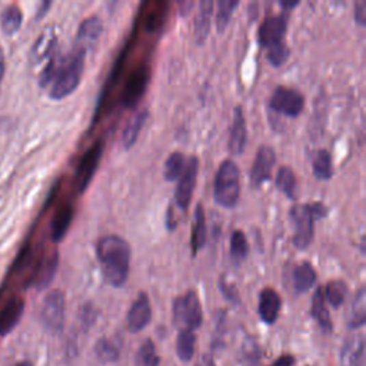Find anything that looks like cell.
I'll return each mask as SVG.
<instances>
[{
  "label": "cell",
  "mask_w": 366,
  "mask_h": 366,
  "mask_svg": "<svg viewBox=\"0 0 366 366\" xmlns=\"http://www.w3.org/2000/svg\"><path fill=\"white\" fill-rule=\"evenodd\" d=\"M96 252L105 279L114 288H120L129 278V244L118 235H106L98 242Z\"/></svg>",
  "instance_id": "1"
},
{
  "label": "cell",
  "mask_w": 366,
  "mask_h": 366,
  "mask_svg": "<svg viewBox=\"0 0 366 366\" xmlns=\"http://www.w3.org/2000/svg\"><path fill=\"white\" fill-rule=\"evenodd\" d=\"M85 56L86 51L79 49L68 60L57 63L49 93L53 101L65 99L77 89L85 69Z\"/></svg>",
  "instance_id": "2"
},
{
  "label": "cell",
  "mask_w": 366,
  "mask_h": 366,
  "mask_svg": "<svg viewBox=\"0 0 366 366\" xmlns=\"http://www.w3.org/2000/svg\"><path fill=\"white\" fill-rule=\"evenodd\" d=\"M241 196V172L233 161H224L220 164L213 186L215 202L225 209H232L239 202Z\"/></svg>",
  "instance_id": "3"
},
{
  "label": "cell",
  "mask_w": 366,
  "mask_h": 366,
  "mask_svg": "<svg viewBox=\"0 0 366 366\" xmlns=\"http://www.w3.org/2000/svg\"><path fill=\"white\" fill-rule=\"evenodd\" d=\"M202 305L195 291H189L173 302V321L181 330H194L202 325Z\"/></svg>",
  "instance_id": "4"
},
{
  "label": "cell",
  "mask_w": 366,
  "mask_h": 366,
  "mask_svg": "<svg viewBox=\"0 0 366 366\" xmlns=\"http://www.w3.org/2000/svg\"><path fill=\"white\" fill-rule=\"evenodd\" d=\"M293 232V245L298 249H306L311 246L315 233V215L312 205H296L291 211Z\"/></svg>",
  "instance_id": "5"
},
{
  "label": "cell",
  "mask_w": 366,
  "mask_h": 366,
  "mask_svg": "<svg viewBox=\"0 0 366 366\" xmlns=\"http://www.w3.org/2000/svg\"><path fill=\"white\" fill-rule=\"evenodd\" d=\"M270 107H272L275 112L282 114L288 118H296L302 114L305 106V99L302 94L291 88L286 86H278L272 96H270Z\"/></svg>",
  "instance_id": "6"
},
{
  "label": "cell",
  "mask_w": 366,
  "mask_h": 366,
  "mask_svg": "<svg viewBox=\"0 0 366 366\" xmlns=\"http://www.w3.org/2000/svg\"><path fill=\"white\" fill-rule=\"evenodd\" d=\"M102 153H103V145H102L101 140H98L82 156L81 162H79V166L76 169V177H75V183L77 187V192H81V194L85 192L86 187L89 186L90 181L94 177V172H96L99 168Z\"/></svg>",
  "instance_id": "7"
},
{
  "label": "cell",
  "mask_w": 366,
  "mask_h": 366,
  "mask_svg": "<svg viewBox=\"0 0 366 366\" xmlns=\"http://www.w3.org/2000/svg\"><path fill=\"white\" fill-rule=\"evenodd\" d=\"M198 172H199V161L196 156H192L189 161H186L185 169L181 174V178L178 179L179 182L177 186V192H174V200H177L178 206L182 211H186L190 200H192V195L198 179Z\"/></svg>",
  "instance_id": "8"
},
{
  "label": "cell",
  "mask_w": 366,
  "mask_h": 366,
  "mask_svg": "<svg viewBox=\"0 0 366 366\" xmlns=\"http://www.w3.org/2000/svg\"><path fill=\"white\" fill-rule=\"evenodd\" d=\"M42 321L53 332H60L65 325V295L62 291H52L44 298L42 306Z\"/></svg>",
  "instance_id": "9"
},
{
  "label": "cell",
  "mask_w": 366,
  "mask_h": 366,
  "mask_svg": "<svg viewBox=\"0 0 366 366\" xmlns=\"http://www.w3.org/2000/svg\"><path fill=\"white\" fill-rule=\"evenodd\" d=\"M149 85V69L146 65L136 68L129 77H127L126 85L122 93V103L126 107H135L136 103L145 94Z\"/></svg>",
  "instance_id": "10"
},
{
  "label": "cell",
  "mask_w": 366,
  "mask_h": 366,
  "mask_svg": "<svg viewBox=\"0 0 366 366\" xmlns=\"http://www.w3.org/2000/svg\"><path fill=\"white\" fill-rule=\"evenodd\" d=\"M286 30H288V18L285 13L266 18L259 27V44L265 49H270L283 43Z\"/></svg>",
  "instance_id": "11"
},
{
  "label": "cell",
  "mask_w": 366,
  "mask_h": 366,
  "mask_svg": "<svg viewBox=\"0 0 366 366\" xmlns=\"http://www.w3.org/2000/svg\"><path fill=\"white\" fill-rule=\"evenodd\" d=\"M276 162V153L270 146H262L254 157L253 166L250 169V183L254 187H259L269 181L272 169Z\"/></svg>",
  "instance_id": "12"
},
{
  "label": "cell",
  "mask_w": 366,
  "mask_h": 366,
  "mask_svg": "<svg viewBox=\"0 0 366 366\" xmlns=\"http://www.w3.org/2000/svg\"><path fill=\"white\" fill-rule=\"evenodd\" d=\"M56 43H57V35L55 27L47 26L35 42L34 47H31L30 52L31 66H39L43 62H49L53 57Z\"/></svg>",
  "instance_id": "13"
},
{
  "label": "cell",
  "mask_w": 366,
  "mask_h": 366,
  "mask_svg": "<svg viewBox=\"0 0 366 366\" xmlns=\"http://www.w3.org/2000/svg\"><path fill=\"white\" fill-rule=\"evenodd\" d=\"M151 319H152L151 302L148 295L142 292L133 302V305L129 309V313H127V328H129V330L133 333L140 332L142 329L146 328Z\"/></svg>",
  "instance_id": "14"
},
{
  "label": "cell",
  "mask_w": 366,
  "mask_h": 366,
  "mask_svg": "<svg viewBox=\"0 0 366 366\" xmlns=\"http://www.w3.org/2000/svg\"><path fill=\"white\" fill-rule=\"evenodd\" d=\"M246 120L244 116V110L241 106L235 107L233 122L231 127V136L228 142V148L232 155H241L246 145Z\"/></svg>",
  "instance_id": "15"
},
{
  "label": "cell",
  "mask_w": 366,
  "mask_h": 366,
  "mask_svg": "<svg viewBox=\"0 0 366 366\" xmlns=\"http://www.w3.org/2000/svg\"><path fill=\"white\" fill-rule=\"evenodd\" d=\"M282 306V300L279 293L272 289V288H265L261 295H259V315L261 319L267 324L272 325L276 322L279 312Z\"/></svg>",
  "instance_id": "16"
},
{
  "label": "cell",
  "mask_w": 366,
  "mask_h": 366,
  "mask_svg": "<svg viewBox=\"0 0 366 366\" xmlns=\"http://www.w3.org/2000/svg\"><path fill=\"white\" fill-rule=\"evenodd\" d=\"M103 34V23L98 16H90L83 21L77 30V42L81 44V49L86 51L89 46H93L99 40Z\"/></svg>",
  "instance_id": "17"
},
{
  "label": "cell",
  "mask_w": 366,
  "mask_h": 366,
  "mask_svg": "<svg viewBox=\"0 0 366 366\" xmlns=\"http://www.w3.org/2000/svg\"><path fill=\"white\" fill-rule=\"evenodd\" d=\"M213 2L211 0H202L199 3V10L195 18V40L202 46L211 31V19H212Z\"/></svg>",
  "instance_id": "18"
},
{
  "label": "cell",
  "mask_w": 366,
  "mask_h": 366,
  "mask_svg": "<svg viewBox=\"0 0 366 366\" xmlns=\"http://www.w3.org/2000/svg\"><path fill=\"white\" fill-rule=\"evenodd\" d=\"M363 359V338L362 335L349 337L341 352V365L342 366H361Z\"/></svg>",
  "instance_id": "19"
},
{
  "label": "cell",
  "mask_w": 366,
  "mask_h": 366,
  "mask_svg": "<svg viewBox=\"0 0 366 366\" xmlns=\"http://www.w3.org/2000/svg\"><path fill=\"white\" fill-rule=\"evenodd\" d=\"M23 313V300L13 298L0 313V335H6L16 325H18Z\"/></svg>",
  "instance_id": "20"
},
{
  "label": "cell",
  "mask_w": 366,
  "mask_h": 366,
  "mask_svg": "<svg viewBox=\"0 0 366 366\" xmlns=\"http://www.w3.org/2000/svg\"><path fill=\"white\" fill-rule=\"evenodd\" d=\"M311 315L313 316V319L317 322V325L321 326V329L324 332H332L333 325H332L329 311L326 309L325 296H324V289L322 288H317L316 292L313 293Z\"/></svg>",
  "instance_id": "21"
},
{
  "label": "cell",
  "mask_w": 366,
  "mask_h": 366,
  "mask_svg": "<svg viewBox=\"0 0 366 366\" xmlns=\"http://www.w3.org/2000/svg\"><path fill=\"white\" fill-rule=\"evenodd\" d=\"M73 206L70 205H65L62 206V208L57 211V213L53 218L52 222V239L55 242H60L63 237L66 236L68 229L72 224L73 220Z\"/></svg>",
  "instance_id": "22"
},
{
  "label": "cell",
  "mask_w": 366,
  "mask_h": 366,
  "mask_svg": "<svg viewBox=\"0 0 366 366\" xmlns=\"http://www.w3.org/2000/svg\"><path fill=\"white\" fill-rule=\"evenodd\" d=\"M148 110H140L138 115H135L131 122L127 123V126L125 127L123 135H122V143H123V148L126 151H129L139 138L143 126H145L146 120H148Z\"/></svg>",
  "instance_id": "23"
},
{
  "label": "cell",
  "mask_w": 366,
  "mask_h": 366,
  "mask_svg": "<svg viewBox=\"0 0 366 366\" xmlns=\"http://www.w3.org/2000/svg\"><path fill=\"white\" fill-rule=\"evenodd\" d=\"M316 282V272L309 262L299 263L293 270V286L296 292H308Z\"/></svg>",
  "instance_id": "24"
},
{
  "label": "cell",
  "mask_w": 366,
  "mask_h": 366,
  "mask_svg": "<svg viewBox=\"0 0 366 366\" xmlns=\"http://www.w3.org/2000/svg\"><path fill=\"white\" fill-rule=\"evenodd\" d=\"M192 254L194 258L199 253V250L206 245V216L202 205L199 203L195 209V219H194V229H192Z\"/></svg>",
  "instance_id": "25"
},
{
  "label": "cell",
  "mask_w": 366,
  "mask_h": 366,
  "mask_svg": "<svg viewBox=\"0 0 366 366\" xmlns=\"http://www.w3.org/2000/svg\"><path fill=\"white\" fill-rule=\"evenodd\" d=\"M313 177L317 181H329L333 177V165L332 156L326 149L317 151L312 161Z\"/></svg>",
  "instance_id": "26"
},
{
  "label": "cell",
  "mask_w": 366,
  "mask_h": 366,
  "mask_svg": "<svg viewBox=\"0 0 366 366\" xmlns=\"http://www.w3.org/2000/svg\"><path fill=\"white\" fill-rule=\"evenodd\" d=\"M22 22L23 14L18 6H9L0 14V27L6 36H13L21 29Z\"/></svg>",
  "instance_id": "27"
},
{
  "label": "cell",
  "mask_w": 366,
  "mask_h": 366,
  "mask_svg": "<svg viewBox=\"0 0 366 366\" xmlns=\"http://www.w3.org/2000/svg\"><path fill=\"white\" fill-rule=\"evenodd\" d=\"M276 187L289 199H295L296 192V177L289 166H282L276 173Z\"/></svg>",
  "instance_id": "28"
},
{
  "label": "cell",
  "mask_w": 366,
  "mask_h": 366,
  "mask_svg": "<svg viewBox=\"0 0 366 366\" xmlns=\"http://www.w3.org/2000/svg\"><path fill=\"white\" fill-rule=\"evenodd\" d=\"M348 295V286L343 280H330L324 291L325 300L332 308H341Z\"/></svg>",
  "instance_id": "29"
},
{
  "label": "cell",
  "mask_w": 366,
  "mask_h": 366,
  "mask_svg": "<svg viewBox=\"0 0 366 366\" xmlns=\"http://www.w3.org/2000/svg\"><path fill=\"white\" fill-rule=\"evenodd\" d=\"M195 346H196V337L194 330L183 329L179 332L178 335V342H177V349H178V356L183 362H189L195 355Z\"/></svg>",
  "instance_id": "30"
},
{
  "label": "cell",
  "mask_w": 366,
  "mask_h": 366,
  "mask_svg": "<svg viewBox=\"0 0 366 366\" xmlns=\"http://www.w3.org/2000/svg\"><path fill=\"white\" fill-rule=\"evenodd\" d=\"M237 6H239V2H236V0H219V2L216 3V8H218L216 27L220 34H224L226 27L229 26L233 12Z\"/></svg>",
  "instance_id": "31"
},
{
  "label": "cell",
  "mask_w": 366,
  "mask_h": 366,
  "mask_svg": "<svg viewBox=\"0 0 366 366\" xmlns=\"http://www.w3.org/2000/svg\"><path fill=\"white\" fill-rule=\"evenodd\" d=\"M186 159L182 152H173L165 164V179L168 182H174L181 178V174L185 169Z\"/></svg>",
  "instance_id": "32"
},
{
  "label": "cell",
  "mask_w": 366,
  "mask_h": 366,
  "mask_svg": "<svg viewBox=\"0 0 366 366\" xmlns=\"http://www.w3.org/2000/svg\"><path fill=\"white\" fill-rule=\"evenodd\" d=\"M366 321V296L365 288L359 289L355 296L351 311V319H349V326L351 328H361Z\"/></svg>",
  "instance_id": "33"
},
{
  "label": "cell",
  "mask_w": 366,
  "mask_h": 366,
  "mask_svg": "<svg viewBox=\"0 0 366 366\" xmlns=\"http://www.w3.org/2000/svg\"><path fill=\"white\" fill-rule=\"evenodd\" d=\"M249 253L248 239L242 231H235L231 237V257L235 262H242Z\"/></svg>",
  "instance_id": "34"
},
{
  "label": "cell",
  "mask_w": 366,
  "mask_h": 366,
  "mask_svg": "<svg viewBox=\"0 0 366 366\" xmlns=\"http://www.w3.org/2000/svg\"><path fill=\"white\" fill-rule=\"evenodd\" d=\"M96 355L102 362H115L119 358V348L115 342L102 338L96 343Z\"/></svg>",
  "instance_id": "35"
},
{
  "label": "cell",
  "mask_w": 366,
  "mask_h": 366,
  "mask_svg": "<svg viewBox=\"0 0 366 366\" xmlns=\"http://www.w3.org/2000/svg\"><path fill=\"white\" fill-rule=\"evenodd\" d=\"M159 356L156 355L155 345L152 341H146L142 345L138 354L139 366H159Z\"/></svg>",
  "instance_id": "36"
},
{
  "label": "cell",
  "mask_w": 366,
  "mask_h": 366,
  "mask_svg": "<svg viewBox=\"0 0 366 366\" xmlns=\"http://www.w3.org/2000/svg\"><path fill=\"white\" fill-rule=\"evenodd\" d=\"M289 55H291L289 47L285 43H279L274 47H270V49H267V60L270 65L275 68L282 66L283 63L289 59Z\"/></svg>",
  "instance_id": "37"
},
{
  "label": "cell",
  "mask_w": 366,
  "mask_h": 366,
  "mask_svg": "<svg viewBox=\"0 0 366 366\" xmlns=\"http://www.w3.org/2000/svg\"><path fill=\"white\" fill-rule=\"evenodd\" d=\"M57 267V254H55V258L47 263L46 269H44V272L43 275H40L39 278V285H40V288H43L44 285L49 283L52 279H53V275H55V270Z\"/></svg>",
  "instance_id": "38"
},
{
  "label": "cell",
  "mask_w": 366,
  "mask_h": 366,
  "mask_svg": "<svg viewBox=\"0 0 366 366\" xmlns=\"http://www.w3.org/2000/svg\"><path fill=\"white\" fill-rule=\"evenodd\" d=\"M165 16V9H157V10H153V13H151L149 19H148V29L149 30H155L159 27V25L162 23V19Z\"/></svg>",
  "instance_id": "39"
},
{
  "label": "cell",
  "mask_w": 366,
  "mask_h": 366,
  "mask_svg": "<svg viewBox=\"0 0 366 366\" xmlns=\"http://www.w3.org/2000/svg\"><path fill=\"white\" fill-rule=\"evenodd\" d=\"M355 21L361 26L366 25V2L355 3Z\"/></svg>",
  "instance_id": "40"
},
{
  "label": "cell",
  "mask_w": 366,
  "mask_h": 366,
  "mask_svg": "<svg viewBox=\"0 0 366 366\" xmlns=\"http://www.w3.org/2000/svg\"><path fill=\"white\" fill-rule=\"evenodd\" d=\"M292 365H293L292 356H282L272 366H292Z\"/></svg>",
  "instance_id": "41"
},
{
  "label": "cell",
  "mask_w": 366,
  "mask_h": 366,
  "mask_svg": "<svg viewBox=\"0 0 366 366\" xmlns=\"http://www.w3.org/2000/svg\"><path fill=\"white\" fill-rule=\"evenodd\" d=\"M5 69H6V65H5V53H3L2 47H0V83H2V81H3Z\"/></svg>",
  "instance_id": "42"
},
{
  "label": "cell",
  "mask_w": 366,
  "mask_h": 366,
  "mask_svg": "<svg viewBox=\"0 0 366 366\" xmlns=\"http://www.w3.org/2000/svg\"><path fill=\"white\" fill-rule=\"evenodd\" d=\"M168 229L169 231H173L174 229V226H177V225H174V222H173V211H172V208H169V211H168Z\"/></svg>",
  "instance_id": "43"
},
{
  "label": "cell",
  "mask_w": 366,
  "mask_h": 366,
  "mask_svg": "<svg viewBox=\"0 0 366 366\" xmlns=\"http://www.w3.org/2000/svg\"><path fill=\"white\" fill-rule=\"evenodd\" d=\"M196 366H215V363H213V361L211 359V358H202L199 362H198V365Z\"/></svg>",
  "instance_id": "44"
},
{
  "label": "cell",
  "mask_w": 366,
  "mask_h": 366,
  "mask_svg": "<svg viewBox=\"0 0 366 366\" xmlns=\"http://www.w3.org/2000/svg\"><path fill=\"white\" fill-rule=\"evenodd\" d=\"M299 5V2H293V3H280V6L283 9H292V8H296Z\"/></svg>",
  "instance_id": "45"
},
{
  "label": "cell",
  "mask_w": 366,
  "mask_h": 366,
  "mask_svg": "<svg viewBox=\"0 0 366 366\" xmlns=\"http://www.w3.org/2000/svg\"><path fill=\"white\" fill-rule=\"evenodd\" d=\"M18 366H34V365L29 363V362H22V363H19Z\"/></svg>",
  "instance_id": "46"
}]
</instances>
